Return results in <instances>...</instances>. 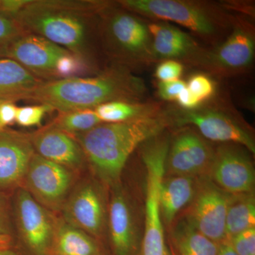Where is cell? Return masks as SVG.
I'll return each mask as SVG.
<instances>
[{
  "label": "cell",
  "mask_w": 255,
  "mask_h": 255,
  "mask_svg": "<svg viewBox=\"0 0 255 255\" xmlns=\"http://www.w3.org/2000/svg\"><path fill=\"white\" fill-rule=\"evenodd\" d=\"M44 82L17 62L9 58L0 59V101L23 100Z\"/></svg>",
  "instance_id": "19"
},
{
  "label": "cell",
  "mask_w": 255,
  "mask_h": 255,
  "mask_svg": "<svg viewBox=\"0 0 255 255\" xmlns=\"http://www.w3.org/2000/svg\"><path fill=\"white\" fill-rule=\"evenodd\" d=\"M179 128L169 142L166 172L173 176L190 177L208 173L215 149L194 128Z\"/></svg>",
  "instance_id": "10"
},
{
  "label": "cell",
  "mask_w": 255,
  "mask_h": 255,
  "mask_svg": "<svg viewBox=\"0 0 255 255\" xmlns=\"http://www.w3.org/2000/svg\"><path fill=\"white\" fill-rule=\"evenodd\" d=\"M167 127L169 122L163 107L153 117L122 123H102L74 137L96 173L105 182L115 183L132 152Z\"/></svg>",
  "instance_id": "3"
},
{
  "label": "cell",
  "mask_w": 255,
  "mask_h": 255,
  "mask_svg": "<svg viewBox=\"0 0 255 255\" xmlns=\"http://www.w3.org/2000/svg\"><path fill=\"white\" fill-rule=\"evenodd\" d=\"M34 154L29 134L9 128L0 131V190L22 182Z\"/></svg>",
  "instance_id": "16"
},
{
  "label": "cell",
  "mask_w": 255,
  "mask_h": 255,
  "mask_svg": "<svg viewBox=\"0 0 255 255\" xmlns=\"http://www.w3.org/2000/svg\"><path fill=\"white\" fill-rule=\"evenodd\" d=\"M57 255H99L98 248L86 233L69 223L56 226L52 251Z\"/></svg>",
  "instance_id": "23"
},
{
  "label": "cell",
  "mask_w": 255,
  "mask_h": 255,
  "mask_svg": "<svg viewBox=\"0 0 255 255\" xmlns=\"http://www.w3.org/2000/svg\"><path fill=\"white\" fill-rule=\"evenodd\" d=\"M164 110L169 127H192L207 140L238 144L251 153H255L251 127L231 100L224 95H219L218 91L194 110H183L175 105H167Z\"/></svg>",
  "instance_id": "6"
},
{
  "label": "cell",
  "mask_w": 255,
  "mask_h": 255,
  "mask_svg": "<svg viewBox=\"0 0 255 255\" xmlns=\"http://www.w3.org/2000/svg\"><path fill=\"white\" fill-rule=\"evenodd\" d=\"M187 87L201 103L210 100L217 92L216 83L207 74L196 73L191 75L187 82Z\"/></svg>",
  "instance_id": "28"
},
{
  "label": "cell",
  "mask_w": 255,
  "mask_h": 255,
  "mask_svg": "<svg viewBox=\"0 0 255 255\" xmlns=\"http://www.w3.org/2000/svg\"><path fill=\"white\" fill-rule=\"evenodd\" d=\"M29 135L35 152L47 160L72 171L81 168L86 159L73 135L50 124Z\"/></svg>",
  "instance_id": "17"
},
{
  "label": "cell",
  "mask_w": 255,
  "mask_h": 255,
  "mask_svg": "<svg viewBox=\"0 0 255 255\" xmlns=\"http://www.w3.org/2000/svg\"><path fill=\"white\" fill-rule=\"evenodd\" d=\"M177 106L183 110H194L201 105V102L189 92L187 87L183 90L176 101Z\"/></svg>",
  "instance_id": "35"
},
{
  "label": "cell",
  "mask_w": 255,
  "mask_h": 255,
  "mask_svg": "<svg viewBox=\"0 0 255 255\" xmlns=\"http://www.w3.org/2000/svg\"><path fill=\"white\" fill-rule=\"evenodd\" d=\"M184 64L177 60H162L155 70V78L160 82L180 80L184 71Z\"/></svg>",
  "instance_id": "30"
},
{
  "label": "cell",
  "mask_w": 255,
  "mask_h": 255,
  "mask_svg": "<svg viewBox=\"0 0 255 255\" xmlns=\"http://www.w3.org/2000/svg\"><path fill=\"white\" fill-rule=\"evenodd\" d=\"M110 2L27 0L14 16L25 31L63 47L100 72L108 63L101 50L99 14Z\"/></svg>",
  "instance_id": "1"
},
{
  "label": "cell",
  "mask_w": 255,
  "mask_h": 255,
  "mask_svg": "<svg viewBox=\"0 0 255 255\" xmlns=\"http://www.w3.org/2000/svg\"><path fill=\"white\" fill-rule=\"evenodd\" d=\"M26 33L14 14L0 11V59L5 58L11 45Z\"/></svg>",
  "instance_id": "27"
},
{
  "label": "cell",
  "mask_w": 255,
  "mask_h": 255,
  "mask_svg": "<svg viewBox=\"0 0 255 255\" xmlns=\"http://www.w3.org/2000/svg\"><path fill=\"white\" fill-rule=\"evenodd\" d=\"M231 198V194L209 177L202 178L195 188L188 221L201 234L220 244L226 240V218Z\"/></svg>",
  "instance_id": "11"
},
{
  "label": "cell",
  "mask_w": 255,
  "mask_h": 255,
  "mask_svg": "<svg viewBox=\"0 0 255 255\" xmlns=\"http://www.w3.org/2000/svg\"><path fill=\"white\" fill-rule=\"evenodd\" d=\"M101 124L102 122L95 110H84L58 112L50 125L75 136L89 131Z\"/></svg>",
  "instance_id": "26"
},
{
  "label": "cell",
  "mask_w": 255,
  "mask_h": 255,
  "mask_svg": "<svg viewBox=\"0 0 255 255\" xmlns=\"http://www.w3.org/2000/svg\"><path fill=\"white\" fill-rule=\"evenodd\" d=\"M28 193L42 206L58 209L73 182L71 170L35 152L24 177Z\"/></svg>",
  "instance_id": "12"
},
{
  "label": "cell",
  "mask_w": 255,
  "mask_h": 255,
  "mask_svg": "<svg viewBox=\"0 0 255 255\" xmlns=\"http://www.w3.org/2000/svg\"><path fill=\"white\" fill-rule=\"evenodd\" d=\"M195 185L193 177H163L159 187V202L161 216L166 224L170 225L178 213L192 201Z\"/></svg>",
  "instance_id": "20"
},
{
  "label": "cell",
  "mask_w": 255,
  "mask_h": 255,
  "mask_svg": "<svg viewBox=\"0 0 255 255\" xmlns=\"http://www.w3.org/2000/svg\"><path fill=\"white\" fill-rule=\"evenodd\" d=\"M55 111L50 106L42 105L18 107L16 124L22 127H32L41 125L46 114Z\"/></svg>",
  "instance_id": "29"
},
{
  "label": "cell",
  "mask_w": 255,
  "mask_h": 255,
  "mask_svg": "<svg viewBox=\"0 0 255 255\" xmlns=\"http://www.w3.org/2000/svg\"><path fill=\"white\" fill-rule=\"evenodd\" d=\"M18 228L23 241L37 255L52 251L55 230L53 218L26 191H18L16 201Z\"/></svg>",
  "instance_id": "13"
},
{
  "label": "cell",
  "mask_w": 255,
  "mask_h": 255,
  "mask_svg": "<svg viewBox=\"0 0 255 255\" xmlns=\"http://www.w3.org/2000/svg\"><path fill=\"white\" fill-rule=\"evenodd\" d=\"M218 255H238L236 252L233 251L232 247L228 240H225L219 244V250Z\"/></svg>",
  "instance_id": "36"
},
{
  "label": "cell",
  "mask_w": 255,
  "mask_h": 255,
  "mask_svg": "<svg viewBox=\"0 0 255 255\" xmlns=\"http://www.w3.org/2000/svg\"><path fill=\"white\" fill-rule=\"evenodd\" d=\"M165 131L142 143V158L147 173L145 234L141 255H167L159 192L165 174L166 159L170 138Z\"/></svg>",
  "instance_id": "7"
},
{
  "label": "cell",
  "mask_w": 255,
  "mask_h": 255,
  "mask_svg": "<svg viewBox=\"0 0 255 255\" xmlns=\"http://www.w3.org/2000/svg\"><path fill=\"white\" fill-rule=\"evenodd\" d=\"M100 43L108 64L125 67L132 72L156 64L147 22L138 15L110 1L99 14Z\"/></svg>",
  "instance_id": "5"
},
{
  "label": "cell",
  "mask_w": 255,
  "mask_h": 255,
  "mask_svg": "<svg viewBox=\"0 0 255 255\" xmlns=\"http://www.w3.org/2000/svg\"><path fill=\"white\" fill-rule=\"evenodd\" d=\"M249 151L234 143H222L215 149L209 179L223 191L232 194L253 192L255 173Z\"/></svg>",
  "instance_id": "9"
},
{
  "label": "cell",
  "mask_w": 255,
  "mask_h": 255,
  "mask_svg": "<svg viewBox=\"0 0 255 255\" xmlns=\"http://www.w3.org/2000/svg\"><path fill=\"white\" fill-rule=\"evenodd\" d=\"M0 255H18L9 248H0Z\"/></svg>",
  "instance_id": "37"
},
{
  "label": "cell",
  "mask_w": 255,
  "mask_h": 255,
  "mask_svg": "<svg viewBox=\"0 0 255 255\" xmlns=\"http://www.w3.org/2000/svg\"><path fill=\"white\" fill-rule=\"evenodd\" d=\"M17 109L15 102L0 101V131L16 123Z\"/></svg>",
  "instance_id": "34"
},
{
  "label": "cell",
  "mask_w": 255,
  "mask_h": 255,
  "mask_svg": "<svg viewBox=\"0 0 255 255\" xmlns=\"http://www.w3.org/2000/svg\"><path fill=\"white\" fill-rule=\"evenodd\" d=\"M147 89L142 78L125 67L108 64L100 73L44 82L24 100L50 106L58 112L95 110L111 102H140L147 97Z\"/></svg>",
  "instance_id": "2"
},
{
  "label": "cell",
  "mask_w": 255,
  "mask_h": 255,
  "mask_svg": "<svg viewBox=\"0 0 255 255\" xmlns=\"http://www.w3.org/2000/svg\"><path fill=\"white\" fill-rule=\"evenodd\" d=\"M11 241L9 216L6 203L0 195V248H9Z\"/></svg>",
  "instance_id": "33"
},
{
  "label": "cell",
  "mask_w": 255,
  "mask_h": 255,
  "mask_svg": "<svg viewBox=\"0 0 255 255\" xmlns=\"http://www.w3.org/2000/svg\"><path fill=\"white\" fill-rule=\"evenodd\" d=\"M178 255H218L219 244L201 234L188 220L178 224L173 232Z\"/></svg>",
  "instance_id": "24"
},
{
  "label": "cell",
  "mask_w": 255,
  "mask_h": 255,
  "mask_svg": "<svg viewBox=\"0 0 255 255\" xmlns=\"http://www.w3.org/2000/svg\"><path fill=\"white\" fill-rule=\"evenodd\" d=\"M167 255H172L169 254V253H167Z\"/></svg>",
  "instance_id": "39"
},
{
  "label": "cell",
  "mask_w": 255,
  "mask_h": 255,
  "mask_svg": "<svg viewBox=\"0 0 255 255\" xmlns=\"http://www.w3.org/2000/svg\"><path fill=\"white\" fill-rule=\"evenodd\" d=\"M228 241L238 255H255V228L243 231Z\"/></svg>",
  "instance_id": "31"
},
{
  "label": "cell",
  "mask_w": 255,
  "mask_h": 255,
  "mask_svg": "<svg viewBox=\"0 0 255 255\" xmlns=\"http://www.w3.org/2000/svg\"><path fill=\"white\" fill-rule=\"evenodd\" d=\"M147 26L157 63L162 60H173L194 67L206 48L198 43L191 34L172 23L151 21L147 23Z\"/></svg>",
  "instance_id": "15"
},
{
  "label": "cell",
  "mask_w": 255,
  "mask_h": 255,
  "mask_svg": "<svg viewBox=\"0 0 255 255\" xmlns=\"http://www.w3.org/2000/svg\"><path fill=\"white\" fill-rule=\"evenodd\" d=\"M124 9L152 21L173 22L187 28L207 48L222 43L231 33L237 14L221 3L201 0H119Z\"/></svg>",
  "instance_id": "4"
},
{
  "label": "cell",
  "mask_w": 255,
  "mask_h": 255,
  "mask_svg": "<svg viewBox=\"0 0 255 255\" xmlns=\"http://www.w3.org/2000/svg\"><path fill=\"white\" fill-rule=\"evenodd\" d=\"M163 107L162 103L154 100L140 102L117 101L98 106L94 110L102 123L116 124L153 117L160 113Z\"/></svg>",
  "instance_id": "22"
},
{
  "label": "cell",
  "mask_w": 255,
  "mask_h": 255,
  "mask_svg": "<svg viewBox=\"0 0 255 255\" xmlns=\"http://www.w3.org/2000/svg\"><path fill=\"white\" fill-rule=\"evenodd\" d=\"M3 0H0V11H2Z\"/></svg>",
  "instance_id": "38"
},
{
  "label": "cell",
  "mask_w": 255,
  "mask_h": 255,
  "mask_svg": "<svg viewBox=\"0 0 255 255\" xmlns=\"http://www.w3.org/2000/svg\"><path fill=\"white\" fill-rule=\"evenodd\" d=\"M69 224L93 236L102 231L104 209L98 191L92 185H85L74 193L65 206Z\"/></svg>",
  "instance_id": "18"
},
{
  "label": "cell",
  "mask_w": 255,
  "mask_h": 255,
  "mask_svg": "<svg viewBox=\"0 0 255 255\" xmlns=\"http://www.w3.org/2000/svg\"><path fill=\"white\" fill-rule=\"evenodd\" d=\"M111 238L117 255H131L134 249V233L131 215L125 198L114 194L110 204Z\"/></svg>",
  "instance_id": "21"
},
{
  "label": "cell",
  "mask_w": 255,
  "mask_h": 255,
  "mask_svg": "<svg viewBox=\"0 0 255 255\" xmlns=\"http://www.w3.org/2000/svg\"><path fill=\"white\" fill-rule=\"evenodd\" d=\"M68 52L43 37L26 33L11 45L5 58L17 62L45 82L54 81L58 60Z\"/></svg>",
  "instance_id": "14"
},
{
  "label": "cell",
  "mask_w": 255,
  "mask_h": 255,
  "mask_svg": "<svg viewBox=\"0 0 255 255\" xmlns=\"http://www.w3.org/2000/svg\"><path fill=\"white\" fill-rule=\"evenodd\" d=\"M187 87V82L182 80L160 82L157 85V93L161 100L176 102L178 96Z\"/></svg>",
  "instance_id": "32"
},
{
  "label": "cell",
  "mask_w": 255,
  "mask_h": 255,
  "mask_svg": "<svg viewBox=\"0 0 255 255\" xmlns=\"http://www.w3.org/2000/svg\"><path fill=\"white\" fill-rule=\"evenodd\" d=\"M255 55V29L253 18L237 14L231 33L222 43L206 48L194 68L209 75L231 78L248 73Z\"/></svg>",
  "instance_id": "8"
},
{
  "label": "cell",
  "mask_w": 255,
  "mask_h": 255,
  "mask_svg": "<svg viewBox=\"0 0 255 255\" xmlns=\"http://www.w3.org/2000/svg\"><path fill=\"white\" fill-rule=\"evenodd\" d=\"M255 228V200L253 192L232 195L226 218V240Z\"/></svg>",
  "instance_id": "25"
}]
</instances>
